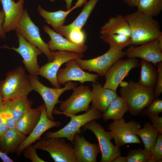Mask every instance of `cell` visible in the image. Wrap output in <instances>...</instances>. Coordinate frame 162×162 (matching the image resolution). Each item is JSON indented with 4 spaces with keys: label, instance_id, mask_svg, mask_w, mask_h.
Wrapping results in <instances>:
<instances>
[{
    "label": "cell",
    "instance_id": "cell-22",
    "mask_svg": "<svg viewBox=\"0 0 162 162\" xmlns=\"http://www.w3.org/2000/svg\"><path fill=\"white\" fill-rule=\"evenodd\" d=\"M26 137L16 128H8L0 138V150L7 155L16 152Z\"/></svg>",
    "mask_w": 162,
    "mask_h": 162
},
{
    "label": "cell",
    "instance_id": "cell-32",
    "mask_svg": "<svg viewBox=\"0 0 162 162\" xmlns=\"http://www.w3.org/2000/svg\"><path fill=\"white\" fill-rule=\"evenodd\" d=\"M14 116L16 122L29 108L33 102L27 96L18 98L11 100Z\"/></svg>",
    "mask_w": 162,
    "mask_h": 162
},
{
    "label": "cell",
    "instance_id": "cell-3",
    "mask_svg": "<svg viewBox=\"0 0 162 162\" xmlns=\"http://www.w3.org/2000/svg\"><path fill=\"white\" fill-rule=\"evenodd\" d=\"M3 101L27 96L32 91L29 76L22 66L9 71L5 79L0 81Z\"/></svg>",
    "mask_w": 162,
    "mask_h": 162
},
{
    "label": "cell",
    "instance_id": "cell-31",
    "mask_svg": "<svg viewBox=\"0 0 162 162\" xmlns=\"http://www.w3.org/2000/svg\"><path fill=\"white\" fill-rule=\"evenodd\" d=\"M136 7L138 11L155 17L162 10V0H139Z\"/></svg>",
    "mask_w": 162,
    "mask_h": 162
},
{
    "label": "cell",
    "instance_id": "cell-9",
    "mask_svg": "<svg viewBox=\"0 0 162 162\" xmlns=\"http://www.w3.org/2000/svg\"><path fill=\"white\" fill-rule=\"evenodd\" d=\"M141 128L138 122L133 121L126 122L123 118L114 121L108 127L116 146L119 148L127 144H141V141L136 134L137 130Z\"/></svg>",
    "mask_w": 162,
    "mask_h": 162
},
{
    "label": "cell",
    "instance_id": "cell-25",
    "mask_svg": "<svg viewBox=\"0 0 162 162\" xmlns=\"http://www.w3.org/2000/svg\"><path fill=\"white\" fill-rule=\"evenodd\" d=\"M41 105L30 108L16 122L15 128L24 134L28 135L38 123L41 115Z\"/></svg>",
    "mask_w": 162,
    "mask_h": 162
},
{
    "label": "cell",
    "instance_id": "cell-40",
    "mask_svg": "<svg viewBox=\"0 0 162 162\" xmlns=\"http://www.w3.org/2000/svg\"><path fill=\"white\" fill-rule=\"evenodd\" d=\"M148 117L153 127L159 134H162V117L155 115L149 114Z\"/></svg>",
    "mask_w": 162,
    "mask_h": 162
},
{
    "label": "cell",
    "instance_id": "cell-23",
    "mask_svg": "<svg viewBox=\"0 0 162 162\" xmlns=\"http://www.w3.org/2000/svg\"><path fill=\"white\" fill-rule=\"evenodd\" d=\"M99 0H89L84 3L82 11L71 23L69 25L60 26L54 31L62 36L66 37L70 32L75 28H81L87 21L94 8Z\"/></svg>",
    "mask_w": 162,
    "mask_h": 162
},
{
    "label": "cell",
    "instance_id": "cell-38",
    "mask_svg": "<svg viewBox=\"0 0 162 162\" xmlns=\"http://www.w3.org/2000/svg\"><path fill=\"white\" fill-rule=\"evenodd\" d=\"M36 148L32 144L26 147L23 150L24 157L30 160L32 162H44V160L40 158L37 154Z\"/></svg>",
    "mask_w": 162,
    "mask_h": 162
},
{
    "label": "cell",
    "instance_id": "cell-21",
    "mask_svg": "<svg viewBox=\"0 0 162 162\" xmlns=\"http://www.w3.org/2000/svg\"><path fill=\"white\" fill-rule=\"evenodd\" d=\"M92 85L91 108L96 109L103 113L118 95L116 91L104 88L98 82H93Z\"/></svg>",
    "mask_w": 162,
    "mask_h": 162
},
{
    "label": "cell",
    "instance_id": "cell-34",
    "mask_svg": "<svg viewBox=\"0 0 162 162\" xmlns=\"http://www.w3.org/2000/svg\"><path fill=\"white\" fill-rule=\"evenodd\" d=\"M162 162V134H159L155 145L150 152L148 162Z\"/></svg>",
    "mask_w": 162,
    "mask_h": 162
},
{
    "label": "cell",
    "instance_id": "cell-4",
    "mask_svg": "<svg viewBox=\"0 0 162 162\" xmlns=\"http://www.w3.org/2000/svg\"><path fill=\"white\" fill-rule=\"evenodd\" d=\"M72 94L66 100L61 101L59 111L54 108L53 114H63L68 117L81 112H87L90 109L91 90L88 86L80 85L73 89Z\"/></svg>",
    "mask_w": 162,
    "mask_h": 162
},
{
    "label": "cell",
    "instance_id": "cell-35",
    "mask_svg": "<svg viewBox=\"0 0 162 162\" xmlns=\"http://www.w3.org/2000/svg\"><path fill=\"white\" fill-rule=\"evenodd\" d=\"M162 112V100L158 98H155L147 107L140 113L141 116L149 114L158 115Z\"/></svg>",
    "mask_w": 162,
    "mask_h": 162
},
{
    "label": "cell",
    "instance_id": "cell-15",
    "mask_svg": "<svg viewBox=\"0 0 162 162\" xmlns=\"http://www.w3.org/2000/svg\"><path fill=\"white\" fill-rule=\"evenodd\" d=\"M98 74L86 72L78 65L76 59L69 61L66 63L65 67L60 68L57 74V80L60 85H65L68 82L75 81L81 84L86 82H98Z\"/></svg>",
    "mask_w": 162,
    "mask_h": 162
},
{
    "label": "cell",
    "instance_id": "cell-6",
    "mask_svg": "<svg viewBox=\"0 0 162 162\" xmlns=\"http://www.w3.org/2000/svg\"><path fill=\"white\" fill-rule=\"evenodd\" d=\"M28 76L33 90L38 93L44 101L48 117L50 120L55 121L53 112L55 105L61 102L59 100V97L64 92L77 86V84L69 81L66 82L62 88H50L41 83L37 76L30 74Z\"/></svg>",
    "mask_w": 162,
    "mask_h": 162
},
{
    "label": "cell",
    "instance_id": "cell-19",
    "mask_svg": "<svg viewBox=\"0 0 162 162\" xmlns=\"http://www.w3.org/2000/svg\"><path fill=\"white\" fill-rule=\"evenodd\" d=\"M5 20L3 28L5 33L15 30L19 24L24 10V0L15 2L13 0H1Z\"/></svg>",
    "mask_w": 162,
    "mask_h": 162
},
{
    "label": "cell",
    "instance_id": "cell-48",
    "mask_svg": "<svg viewBox=\"0 0 162 162\" xmlns=\"http://www.w3.org/2000/svg\"><path fill=\"white\" fill-rule=\"evenodd\" d=\"M3 106V101L0 102V116L1 113L2 111V110Z\"/></svg>",
    "mask_w": 162,
    "mask_h": 162
},
{
    "label": "cell",
    "instance_id": "cell-46",
    "mask_svg": "<svg viewBox=\"0 0 162 162\" xmlns=\"http://www.w3.org/2000/svg\"><path fill=\"white\" fill-rule=\"evenodd\" d=\"M158 46L160 49L162 51V33L157 39Z\"/></svg>",
    "mask_w": 162,
    "mask_h": 162
},
{
    "label": "cell",
    "instance_id": "cell-47",
    "mask_svg": "<svg viewBox=\"0 0 162 162\" xmlns=\"http://www.w3.org/2000/svg\"><path fill=\"white\" fill-rule=\"evenodd\" d=\"M56 0H51V2H53ZM65 1L66 3V8L67 10H69L71 8L72 2L73 0H64Z\"/></svg>",
    "mask_w": 162,
    "mask_h": 162
},
{
    "label": "cell",
    "instance_id": "cell-17",
    "mask_svg": "<svg viewBox=\"0 0 162 162\" xmlns=\"http://www.w3.org/2000/svg\"><path fill=\"white\" fill-rule=\"evenodd\" d=\"M41 105V115L39 120L32 132L19 146L16 152L17 156L20 155L26 147L40 140L41 136L47 130L52 128H58L62 124L61 122L50 120L47 116L45 104L44 103Z\"/></svg>",
    "mask_w": 162,
    "mask_h": 162
},
{
    "label": "cell",
    "instance_id": "cell-43",
    "mask_svg": "<svg viewBox=\"0 0 162 162\" xmlns=\"http://www.w3.org/2000/svg\"><path fill=\"white\" fill-rule=\"evenodd\" d=\"M129 7H134L137 6L139 0H121Z\"/></svg>",
    "mask_w": 162,
    "mask_h": 162
},
{
    "label": "cell",
    "instance_id": "cell-36",
    "mask_svg": "<svg viewBox=\"0 0 162 162\" xmlns=\"http://www.w3.org/2000/svg\"><path fill=\"white\" fill-rule=\"evenodd\" d=\"M66 38L73 43L82 44L85 41L86 35L85 32L82 28H75L71 30Z\"/></svg>",
    "mask_w": 162,
    "mask_h": 162
},
{
    "label": "cell",
    "instance_id": "cell-11",
    "mask_svg": "<svg viewBox=\"0 0 162 162\" xmlns=\"http://www.w3.org/2000/svg\"><path fill=\"white\" fill-rule=\"evenodd\" d=\"M52 52L53 60L40 67L38 75L47 79L54 88H60L61 86L57 82V74L60 67L71 60L82 58L84 55L83 53L65 51Z\"/></svg>",
    "mask_w": 162,
    "mask_h": 162
},
{
    "label": "cell",
    "instance_id": "cell-39",
    "mask_svg": "<svg viewBox=\"0 0 162 162\" xmlns=\"http://www.w3.org/2000/svg\"><path fill=\"white\" fill-rule=\"evenodd\" d=\"M158 77L155 87L154 90V99L158 98L162 92V62L157 64Z\"/></svg>",
    "mask_w": 162,
    "mask_h": 162
},
{
    "label": "cell",
    "instance_id": "cell-50",
    "mask_svg": "<svg viewBox=\"0 0 162 162\" xmlns=\"http://www.w3.org/2000/svg\"><path fill=\"white\" fill-rule=\"evenodd\" d=\"M1 0H0V2H1Z\"/></svg>",
    "mask_w": 162,
    "mask_h": 162
},
{
    "label": "cell",
    "instance_id": "cell-18",
    "mask_svg": "<svg viewBox=\"0 0 162 162\" xmlns=\"http://www.w3.org/2000/svg\"><path fill=\"white\" fill-rule=\"evenodd\" d=\"M125 53L128 58H141L155 66L162 61V51L158 46L157 39L139 46L132 45L125 51Z\"/></svg>",
    "mask_w": 162,
    "mask_h": 162
},
{
    "label": "cell",
    "instance_id": "cell-42",
    "mask_svg": "<svg viewBox=\"0 0 162 162\" xmlns=\"http://www.w3.org/2000/svg\"><path fill=\"white\" fill-rule=\"evenodd\" d=\"M5 20V15L3 10L0 11V37L4 38L5 37V32L3 28Z\"/></svg>",
    "mask_w": 162,
    "mask_h": 162
},
{
    "label": "cell",
    "instance_id": "cell-45",
    "mask_svg": "<svg viewBox=\"0 0 162 162\" xmlns=\"http://www.w3.org/2000/svg\"><path fill=\"white\" fill-rule=\"evenodd\" d=\"M120 155L117 156L112 162H126V157H122Z\"/></svg>",
    "mask_w": 162,
    "mask_h": 162
},
{
    "label": "cell",
    "instance_id": "cell-26",
    "mask_svg": "<svg viewBox=\"0 0 162 162\" xmlns=\"http://www.w3.org/2000/svg\"><path fill=\"white\" fill-rule=\"evenodd\" d=\"M100 33L101 34H122L130 37L131 31L124 17L118 14L110 18L109 21L101 27Z\"/></svg>",
    "mask_w": 162,
    "mask_h": 162
},
{
    "label": "cell",
    "instance_id": "cell-10",
    "mask_svg": "<svg viewBox=\"0 0 162 162\" xmlns=\"http://www.w3.org/2000/svg\"><path fill=\"white\" fill-rule=\"evenodd\" d=\"M15 30L28 42L39 48L47 57L48 62L53 60L52 51L49 49L48 44L41 38L38 27L32 20L26 9H24L20 20Z\"/></svg>",
    "mask_w": 162,
    "mask_h": 162
},
{
    "label": "cell",
    "instance_id": "cell-37",
    "mask_svg": "<svg viewBox=\"0 0 162 162\" xmlns=\"http://www.w3.org/2000/svg\"><path fill=\"white\" fill-rule=\"evenodd\" d=\"M3 102L8 128H15L16 122L14 116L11 100L3 101Z\"/></svg>",
    "mask_w": 162,
    "mask_h": 162
},
{
    "label": "cell",
    "instance_id": "cell-28",
    "mask_svg": "<svg viewBox=\"0 0 162 162\" xmlns=\"http://www.w3.org/2000/svg\"><path fill=\"white\" fill-rule=\"evenodd\" d=\"M128 111V108L125 100L122 97L118 96L102 113V118L105 121L109 120H118L123 118Z\"/></svg>",
    "mask_w": 162,
    "mask_h": 162
},
{
    "label": "cell",
    "instance_id": "cell-13",
    "mask_svg": "<svg viewBox=\"0 0 162 162\" xmlns=\"http://www.w3.org/2000/svg\"><path fill=\"white\" fill-rule=\"evenodd\" d=\"M139 65L136 58L128 59H119L108 69L104 76L106 82L103 86L104 88L116 91L123 79L128 76L131 70Z\"/></svg>",
    "mask_w": 162,
    "mask_h": 162
},
{
    "label": "cell",
    "instance_id": "cell-16",
    "mask_svg": "<svg viewBox=\"0 0 162 162\" xmlns=\"http://www.w3.org/2000/svg\"><path fill=\"white\" fill-rule=\"evenodd\" d=\"M74 154L76 162H96L100 152L98 144L87 141L81 133H76L73 140Z\"/></svg>",
    "mask_w": 162,
    "mask_h": 162
},
{
    "label": "cell",
    "instance_id": "cell-14",
    "mask_svg": "<svg viewBox=\"0 0 162 162\" xmlns=\"http://www.w3.org/2000/svg\"><path fill=\"white\" fill-rule=\"evenodd\" d=\"M16 33L19 47L15 48L14 46H4L3 47L12 50L19 53L22 57V62L29 74L37 76L40 67L38 63L37 58L43 53L36 46L30 43L20 34Z\"/></svg>",
    "mask_w": 162,
    "mask_h": 162
},
{
    "label": "cell",
    "instance_id": "cell-20",
    "mask_svg": "<svg viewBox=\"0 0 162 162\" xmlns=\"http://www.w3.org/2000/svg\"><path fill=\"white\" fill-rule=\"evenodd\" d=\"M43 29L50 37V40L47 44L49 49L51 51H65L83 53L87 49L88 46L84 44H77L73 43L46 25L43 26Z\"/></svg>",
    "mask_w": 162,
    "mask_h": 162
},
{
    "label": "cell",
    "instance_id": "cell-33",
    "mask_svg": "<svg viewBox=\"0 0 162 162\" xmlns=\"http://www.w3.org/2000/svg\"><path fill=\"white\" fill-rule=\"evenodd\" d=\"M150 152L139 148L132 149L126 157V162H148Z\"/></svg>",
    "mask_w": 162,
    "mask_h": 162
},
{
    "label": "cell",
    "instance_id": "cell-41",
    "mask_svg": "<svg viewBox=\"0 0 162 162\" xmlns=\"http://www.w3.org/2000/svg\"><path fill=\"white\" fill-rule=\"evenodd\" d=\"M8 129V127L4 113V106H3L0 116V138Z\"/></svg>",
    "mask_w": 162,
    "mask_h": 162
},
{
    "label": "cell",
    "instance_id": "cell-7",
    "mask_svg": "<svg viewBox=\"0 0 162 162\" xmlns=\"http://www.w3.org/2000/svg\"><path fill=\"white\" fill-rule=\"evenodd\" d=\"M36 149L48 152L56 162H76L71 143L64 138H41L34 145Z\"/></svg>",
    "mask_w": 162,
    "mask_h": 162
},
{
    "label": "cell",
    "instance_id": "cell-8",
    "mask_svg": "<svg viewBox=\"0 0 162 162\" xmlns=\"http://www.w3.org/2000/svg\"><path fill=\"white\" fill-rule=\"evenodd\" d=\"M83 131H91L98 141L101 154L100 162H112L117 156L121 154L120 148L115 146L111 140L113 139L109 131H106L103 127L95 120L89 121L82 127Z\"/></svg>",
    "mask_w": 162,
    "mask_h": 162
},
{
    "label": "cell",
    "instance_id": "cell-2",
    "mask_svg": "<svg viewBox=\"0 0 162 162\" xmlns=\"http://www.w3.org/2000/svg\"><path fill=\"white\" fill-rule=\"evenodd\" d=\"M121 86V96L126 102L128 111L132 116L139 115L154 99V89L144 86L138 82L130 80Z\"/></svg>",
    "mask_w": 162,
    "mask_h": 162
},
{
    "label": "cell",
    "instance_id": "cell-5",
    "mask_svg": "<svg viewBox=\"0 0 162 162\" xmlns=\"http://www.w3.org/2000/svg\"><path fill=\"white\" fill-rule=\"evenodd\" d=\"M102 114L98 110L91 108L88 111L82 114L69 115L68 117H70V121L65 126L56 132H46L41 138H65L73 144L75 135L77 133H81L80 128L89 121L100 119L102 117Z\"/></svg>",
    "mask_w": 162,
    "mask_h": 162
},
{
    "label": "cell",
    "instance_id": "cell-29",
    "mask_svg": "<svg viewBox=\"0 0 162 162\" xmlns=\"http://www.w3.org/2000/svg\"><path fill=\"white\" fill-rule=\"evenodd\" d=\"M136 134L142 140L144 149L150 152L155 145L159 134L149 122H146L142 128L137 130Z\"/></svg>",
    "mask_w": 162,
    "mask_h": 162
},
{
    "label": "cell",
    "instance_id": "cell-1",
    "mask_svg": "<svg viewBox=\"0 0 162 162\" xmlns=\"http://www.w3.org/2000/svg\"><path fill=\"white\" fill-rule=\"evenodd\" d=\"M124 17L130 29L131 45L137 46L150 42L162 33L157 20L138 10Z\"/></svg>",
    "mask_w": 162,
    "mask_h": 162
},
{
    "label": "cell",
    "instance_id": "cell-24",
    "mask_svg": "<svg viewBox=\"0 0 162 162\" xmlns=\"http://www.w3.org/2000/svg\"><path fill=\"white\" fill-rule=\"evenodd\" d=\"M86 0H78L75 5L66 11L59 10L54 12H50L43 9L40 6L38 8L39 14L55 30L58 27L64 25L65 19L68 15L75 8L81 6Z\"/></svg>",
    "mask_w": 162,
    "mask_h": 162
},
{
    "label": "cell",
    "instance_id": "cell-44",
    "mask_svg": "<svg viewBox=\"0 0 162 162\" xmlns=\"http://www.w3.org/2000/svg\"><path fill=\"white\" fill-rule=\"evenodd\" d=\"M0 158L4 162H13L14 161L7 154L2 152L0 150Z\"/></svg>",
    "mask_w": 162,
    "mask_h": 162
},
{
    "label": "cell",
    "instance_id": "cell-30",
    "mask_svg": "<svg viewBox=\"0 0 162 162\" xmlns=\"http://www.w3.org/2000/svg\"><path fill=\"white\" fill-rule=\"evenodd\" d=\"M100 39L108 44L110 48L115 50L120 51L125 47L131 45L130 37L118 34H101Z\"/></svg>",
    "mask_w": 162,
    "mask_h": 162
},
{
    "label": "cell",
    "instance_id": "cell-49",
    "mask_svg": "<svg viewBox=\"0 0 162 162\" xmlns=\"http://www.w3.org/2000/svg\"><path fill=\"white\" fill-rule=\"evenodd\" d=\"M3 101V98L0 89V102Z\"/></svg>",
    "mask_w": 162,
    "mask_h": 162
},
{
    "label": "cell",
    "instance_id": "cell-12",
    "mask_svg": "<svg viewBox=\"0 0 162 162\" xmlns=\"http://www.w3.org/2000/svg\"><path fill=\"white\" fill-rule=\"evenodd\" d=\"M124 56L125 51L110 48L105 53L95 58L88 60L77 58L76 61L82 69L96 72L103 76L115 62Z\"/></svg>",
    "mask_w": 162,
    "mask_h": 162
},
{
    "label": "cell",
    "instance_id": "cell-27",
    "mask_svg": "<svg viewBox=\"0 0 162 162\" xmlns=\"http://www.w3.org/2000/svg\"><path fill=\"white\" fill-rule=\"evenodd\" d=\"M140 75L138 82L145 87L154 89L158 77V70L151 62L142 59L140 60Z\"/></svg>",
    "mask_w": 162,
    "mask_h": 162
}]
</instances>
